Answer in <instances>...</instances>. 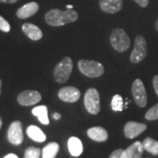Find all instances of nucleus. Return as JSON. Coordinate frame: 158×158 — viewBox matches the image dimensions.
<instances>
[{
    "mask_svg": "<svg viewBox=\"0 0 158 158\" xmlns=\"http://www.w3.org/2000/svg\"><path fill=\"white\" fill-rule=\"evenodd\" d=\"M78 19V14L72 9L61 11L59 9H52L45 14V21L52 27L64 26L74 22Z\"/></svg>",
    "mask_w": 158,
    "mask_h": 158,
    "instance_id": "nucleus-1",
    "label": "nucleus"
},
{
    "mask_svg": "<svg viewBox=\"0 0 158 158\" xmlns=\"http://www.w3.org/2000/svg\"><path fill=\"white\" fill-rule=\"evenodd\" d=\"M73 62L69 56H65L56 65L54 69V78L59 84H65L71 75Z\"/></svg>",
    "mask_w": 158,
    "mask_h": 158,
    "instance_id": "nucleus-2",
    "label": "nucleus"
},
{
    "mask_svg": "<svg viewBox=\"0 0 158 158\" xmlns=\"http://www.w3.org/2000/svg\"><path fill=\"white\" fill-rule=\"evenodd\" d=\"M77 66L81 73L90 78L99 77L105 72V68L101 63L93 60L81 59L77 62Z\"/></svg>",
    "mask_w": 158,
    "mask_h": 158,
    "instance_id": "nucleus-3",
    "label": "nucleus"
},
{
    "mask_svg": "<svg viewBox=\"0 0 158 158\" xmlns=\"http://www.w3.org/2000/svg\"><path fill=\"white\" fill-rule=\"evenodd\" d=\"M110 42L115 50L121 53L127 50L131 44L130 38L122 28L113 29L110 35Z\"/></svg>",
    "mask_w": 158,
    "mask_h": 158,
    "instance_id": "nucleus-4",
    "label": "nucleus"
},
{
    "mask_svg": "<svg viewBox=\"0 0 158 158\" xmlns=\"http://www.w3.org/2000/svg\"><path fill=\"white\" fill-rule=\"evenodd\" d=\"M148 54L147 41L141 35H137L135 39L134 49L130 55V62L132 63H139L145 59Z\"/></svg>",
    "mask_w": 158,
    "mask_h": 158,
    "instance_id": "nucleus-5",
    "label": "nucleus"
},
{
    "mask_svg": "<svg viewBox=\"0 0 158 158\" xmlns=\"http://www.w3.org/2000/svg\"><path fill=\"white\" fill-rule=\"evenodd\" d=\"M85 106L88 113L96 115L100 111V98L99 93L95 88H90L85 92Z\"/></svg>",
    "mask_w": 158,
    "mask_h": 158,
    "instance_id": "nucleus-6",
    "label": "nucleus"
},
{
    "mask_svg": "<svg viewBox=\"0 0 158 158\" xmlns=\"http://www.w3.org/2000/svg\"><path fill=\"white\" fill-rule=\"evenodd\" d=\"M132 93L136 105L140 107H145L148 103V96L145 86L141 79L137 78L132 85Z\"/></svg>",
    "mask_w": 158,
    "mask_h": 158,
    "instance_id": "nucleus-7",
    "label": "nucleus"
},
{
    "mask_svg": "<svg viewBox=\"0 0 158 158\" xmlns=\"http://www.w3.org/2000/svg\"><path fill=\"white\" fill-rule=\"evenodd\" d=\"M7 138L10 143L13 145H19L24 141V135H23V127L22 124L19 120H15L11 122L8 132H7Z\"/></svg>",
    "mask_w": 158,
    "mask_h": 158,
    "instance_id": "nucleus-8",
    "label": "nucleus"
},
{
    "mask_svg": "<svg viewBox=\"0 0 158 158\" xmlns=\"http://www.w3.org/2000/svg\"><path fill=\"white\" fill-rule=\"evenodd\" d=\"M17 100L18 103L23 106H30L39 103L41 100V95L37 90H27L19 93Z\"/></svg>",
    "mask_w": 158,
    "mask_h": 158,
    "instance_id": "nucleus-9",
    "label": "nucleus"
},
{
    "mask_svg": "<svg viewBox=\"0 0 158 158\" xmlns=\"http://www.w3.org/2000/svg\"><path fill=\"white\" fill-rule=\"evenodd\" d=\"M81 96L80 90L73 87V86H67L63 87L58 91V97L62 101L67 103H75L78 100Z\"/></svg>",
    "mask_w": 158,
    "mask_h": 158,
    "instance_id": "nucleus-10",
    "label": "nucleus"
},
{
    "mask_svg": "<svg viewBox=\"0 0 158 158\" xmlns=\"http://www.w3.org/2000/svg\"><path fill=\"white\" fill-rule=\"evenodd\" d=\"M147 129V125L136 121H129L124 127L125 136L128 139H134L141 135Z\"/></svg>",
    "mask_w": 158,
    "mask_h": 158,
    "instance_id": "nucleus-11",
    "label": "nucleus"
},
{
    "mask_svg": "<svg viewBox=\"0 0 158 158\" xmlns=\"http://www.w3.org/2000/svg\"><path fill=\"white\" fill-rule=\"evenodd\" d=\"M99 6L105 12L113 14L123 7V0H99Z\"/></svg>",
    "mask_w": 158,
    "mask_h": 158,
    "instance_id": "nucleus-12",
    "label": "nucleus"
},
{
    "mask_svg": "<svg viewBox=\"0 0 158 158\" xmlns=\"http://www.w3.org/2000/svg\"><path fill=\"white\" fill-rule=\"evenodd\" d=\"M144 148L141 141H135L127 148L124 149L122 158H141Z\"/></svg>",
    "mask_w": 158,
    "mask_h": 158,
    "instance_id": "nucleus-13",
    "label": "nucleus"
},
{
    "mask_svg": "<svg viewBox=\"0 0 158 158\" xmlns=\"http://www.w3.org/2000/svg\"><path fill=\"white\" fill-rule=\"evenodd\" d=\"M39 10V5L36 2H30L26 4L25 6L18 9L16 11V16L19 19H27L34 15Z\"/></svg>",
    "mask_w": 158,
    "mask_h": 158,
    "instance_id": "nucleus-14",
    "label": "nucleus"
},
{
    "mask_svg": "<svg viewBox=\"0 0 158 158\" xmlns=\"http://www.w3.org/2000/svg\"><path fill=\"white\" fill-rule=\"evenodd\" d=\"M87 135L92 141L104 142L108 139V133L102 127H93L87 130Z\"/></svg>",
    "mask_w": 158,
    "mask_h": 158,
    "instance_id": "nucleus-15",
    "label": "nucleus"
},
{
    "mask_svg": "<svg viewBox=\"0 0 158 158\" xmlns=\"http://www.w3.org/2000/svg\"><path fill=\"white\" fill-rule=\"evenodd\" d=\"M22 31L29 39L33 40H39L42 38V31L32 23H25L22 26Z\"/></svg>",
    "mask_w": 158,
    "mask_h": 158,
    "instance_id": "nucleus-16",
    "label": "nucleus"
},
{
    "mask_svg": "<svg viewBox=\"0 0 158 158\" xmlns=\"http://www.w3.org/2000/svg\"><path fill=\"white\" fill-rule=\"evenodd\" d=\"M69 151L72 156L77 157L81 156V154L84 151V146L80 139L77 137H70L68 141Z\"/></svg>",
    "mask_w": 158,
    "mask_h": 158,
    "instance_id": "nucleus-17",
    "label": "nucleus"
},
{
    "mask_svg": "<svg viewBox=\"0 0 158 158\" xmlns=\"http://www.w3.org/2000/svg\"><path fill=\"white\" fill-rule=\"evenodd\" d=\"M27 135H28L30 139H32L34 141H37V142H43L47 139V136L44 134V132L37 126H34V125H31V126L27 127Z\"/></svg>",
    "mask_w": 158,
    "mask_h": 158,
    "instance_id": "nucleus-18",
    "label": "nucleus"
},
{
    "mask_svg": "<svg viewBox=\"0 0 158 158\" xmlns=\"http://www.w3.org/2000/svg\"><path fill=\"white\" fill-rule=\"evenodd\" d=\"M59 149L60 146L57 142H49L41 150V156L42 158H56L59 152Z\"/></svg>",
    "mask_w": 158,
    "mask_h": 158,
    "instance_id": "nucleus-19",
    "label": "nucleus"
},
{
    "mask_svg": "<svg viewBox=\"0 0 158 158\" xmlns=\"http://www.w3.org/2000/svg\"><path fill=\"white\" fill-rule=\"evenodd\" d=\"M32 113L36 116L39 121L43 125L49 124V119L48 116V107L46 106H39L32 110Z\"/></svg>",
    "mask_w": 158,
    "mask_h": 158,
    "instance_id": "nucleus-20",
    "label": "nucleus"
},
{
    "mask_svg": "<svg viewBox=\"0 0 158 158\" xmlns=\"http://www.w3.org/2000/svg\"><path fill=\"white\" fill-rule=\"evenodd\" d=\"M142 145L144 149L152 154L154 156H158V141L150 137H147L142 141Z\"/></svg>",
    "mask_w": 158,
    "mask_h": 158,
    "instance_id": "nucleus-21",
    "label": "nucleus"
},
{
    "mask_svg": "<svg viewBox=\"0 0 158 158\" xmlns=\"http://www.w3.org/2000/svg\"><path fill=\"white\" fill-rule=\"evenodd\" d=\"M111 106L114 112H121L124 107V100L122 97L118 94H116L113 97L112 102H111Z\"/></svg>",
    "mask_w": 158,
    "mask_h": 158,
    "instance_id": "nucleus-22",
    "label": "nucleus"
},
{
    "mask_svg": "<svg viewBox=\"0 0 158 158\" xmlns=\"http://www.w3.org/2000/svg\"><path fill=\"white\" fill-rule=\"evenodd\" d=\"M41 155V149L39 148L28 147L25 150L24 158H40Z\"/></svg>",
    "mask_w": 158,
    "mask_h": 158,
    "instance_id": "nucleus-23",
    "label": "nucleus"
},
{
    "mask_svg": "<svg viewBox=\"0 0 158 158\" xmlns=\"http://www.w3.org/2000/svg\"><path fill=\"white\" fill-rule=\"evenodd\" d=\"M145 118L148 120H156L158 119V104L148 109L145 114Z\"/></svg>",
    "mask_w": 158,
    "mask_h": 158,
    "instance_id": "nucleus-24",
    "label": "nucleus"
},
{
    "mask_svg": "<svg viewBox=\"0 0 158 158\" xmlns=\"http://www.w3.org/2000/svg\"><path fill=\"white\" fill-rule=\"evenodd\" d=\"M0 30L5 33H8L11 30V26H10L9 22L1 15H0Z\"/></svg>",
    "mask_w": 158,
    "mask_h": 158,
    "instance_id": "nucleus-25",
    "label": "nucleus"
},
{
    "mask_svg": "<svg viewBox=\"0 0 158 158\" xmlns=\"http://www.w3.org/2000/svg\"><path fill=\"white\" fill-rule=\"evenodd\" d=\"M123 151H124V149H121V148L116 149V150H114V151L110 155L109 158H122Z\"/></svg>",
    "mask_w": 158,
    "mask_h": 158,
    "instance_id": "nucleus-26",
    "label": "nucleus"
},
{
    "mask_svg": "<svg viewBox=\"0 0 158 158\" xmlns=\"http://www.w3.org/2000/svg\"><path fill=\"white\" fill-rule=\"evenodd\" d=\"M135 2H136V4L142 8H145L148 6V0H135Z\"/></svg>",
    "mask_w": 158,
    "mask_h": 158,
    "instance_id": "nucleus-27",
    "label": "nucleus"
},
{
    "mask_svg": "<svg viewBox=\"0 0 158 158\" xmlns=\"http://www.w3.org/2000/svg\"><path fill=\"white\" fill-rule=\"evenodd\" d=\"M153 86L156 93L158 95V75H156L153 78Z\"/></svg>",
    "mask_w": 158,
    "mask_h": 158,
    "instance_id": "nucleus-28",
    "label": "nucleus"
},
{
    "mask_svg": "<svg viewBox=\"0 0 158 158\" xmlns=\"http://www.w3.org/2000/svg\"><path fill=\"white\" fill-rule=\"evenodd\" d=\"M18 2V0H0V3H4V4H14Z\"/></svg>",
    "mask_w": 158,
    "mask_h": 158,
    "instance_id": "nucleus-29",
    "label": "nucleus"
},
{
    "mask_svg": "<svg viewBox=\"0 0 158 158\" xmlns=\"http://www.w3.org/2000/svg\"><path fill=\"white\" fill-rule=\"evenodd\" d=\"M4 158H19V157H18L17 155L11 153V154H8V155H6V156H5Z\"/></svg>",
    "mask_w": 158,
    "mask_h": 158,
    "instance_id": "nucleus-30",
    "label": "nucleus"
},
{
    "mask_svg": "<svg viewBox=\"0 0 158 158\" xmlns=\"http://www.w3.org/2000/svg\"><path fill=\"white\" fill-rule=\"evenodd\" d=\"M53 118H55V119H60L61 118V114L60 113H55L53 114Z\"/></svg>",
    "mask_w": 158,
    "mask_h": 158,
    "instance_id": "nucleus-31",
    "label": "nucleus"
},
{
    "mask_svg": "<svg viewBox=\"0 0 158 158\" xmlns=\"http://www.w3.org/2000/svg\"><path fill=\"white\" fill-rule=\"evenodd\" d=\"M155 27H156V30L158 32V19H156V24H155Z\"/></svg>",
    "mask_w": 158,
    "mask_h": 158,
    "instance_id": "nucleus-32",
    "label": "nucleus"
},
{
    "mask_svg": "<svg viewBox=\"0 0 158 158\" xmlns=\"http://www.w3.org/2000/svg\"><path fill=\"white\" fill-rule=\"evenodd\" d=\"M67 9H73V6L72 5H68L67 6Z\"/></svg>",
    "mask_w": 158,
    "mask_h": 158,
    "instance_id": "nucleus-33",
    "label": "nucleus"
},
{
    "mask_svg": "<svg viewBox=\"0 0 158 158\" xmlns=\"http://www.w3.org/2000/svg\"><path fill=\"white\" fill-rule=\"evenodd\" d=\"M2 125H3V121H2V118H1V116H0V129L2 127Z\"/></svg>",
    "mask_w": 158,
    "mask_h": 158,
    "instance_id": "nucleus-34",
    "label": "nucleus"
},
{
    "mask_svg": "<svg viewBox=\"0 0 158 158\" xmlns=\"http://www.w3.org/2000/svg\"><path fill=\"white\" fill-rule=\"evenodd\" d=\"M1 88H2V81L0 79V94H1Z\"/></svg>",
    "mask_w": 158,
    "mask_h": 158,
    "instance_id": "nucleus-35",
    "label": "nucleus"
}]
</instances>
